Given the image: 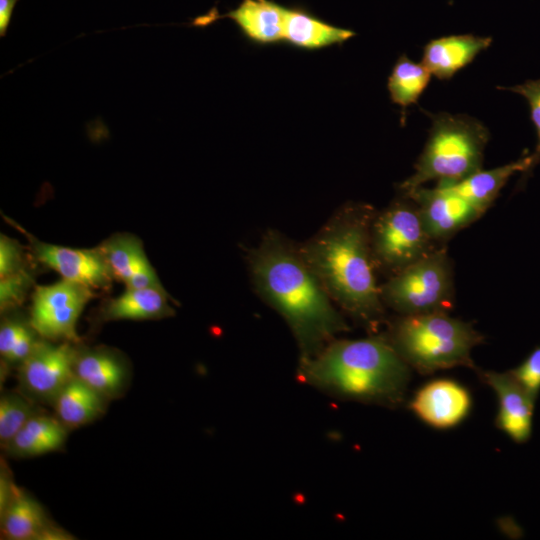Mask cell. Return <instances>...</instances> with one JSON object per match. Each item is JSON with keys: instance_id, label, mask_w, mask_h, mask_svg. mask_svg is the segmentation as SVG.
I'll return each instance as SVG.
<instances>
[{"instance_id": "cell-21", "label": "cell", "mask_w": 540, "mask_h": 540, "mask_svg": "<svg viewBox=\"0 0 540 540\" xmlns=\"http://www.w3.org/2000/svg\"><path fill=\"white\" fill-rule=\"evenodd\" d=\"M354 36L351 30L333 26L303 11L285 9L283 41L294 47L322 49L340 45Z\"/></svg>"}, {"instance_id": "cell-15", "label": "cell", "mask_w": 540, "mask_h": 540, "mask_svg": "<svg viewBox=\"0 0 540 540\" xmlns=\"http://www.w3.org/2000/svg\"><path fill=\"white\" fill-rule=\"evenodd\" d=\"M1 514V534L10 540H66L70 535L55 526L44 509L18 487Z\"/></svg>"}, {"instance_id": "cell-31", "label": "cell", "mask_w": 540, "mask_h": 540, "mask_svg": "<svg viewBox=\"0 0 540 540\" xmlns=\"http://www.w3.org/2000/svg\"><path fill=\"white\" fill-rule=\"evenodd\" d=\"M18 0H0V34L4 36L8 28L14 6Z\"/></svg>"}, {"instance_id": "cell-20", "label": "cell", "mask_w": 540, "mask_h": 540, "mask_svg": "<svg viewBox=\"0 0 540 540\" xmlns=\"http://www.w3.org/2000/svg\"><path fill=\"white\" fill-rule=\"evenodd\" d=\"M285 9L270 0H243L226 16L249 40L269 45L283 41Z\"/></svg>"}, {"instance_id": "cell-14", "label": "cell", "mask_w": 540, "mask_h": 540, "mask_svg": "<svg viewBox=\"0 0 540 540\" xmlns=\"http://www.w3.org/2000/svg\"><path fill=\"white\" fill-rule=\"evenodd\" d=\"M114 278L129 288L163 289L155 269L150 264L141 240L127 233H118L98 246Z\"/></svg>"}, {"instance_id": "cell-22", "label": "cell", "mask_w": 540, "mask_h": 540, "mask_svg": "<svg viewBox=\"0 0 540 540\" xmlns=\"http://www.w3.org/2000/svg\"><path fill=\"white\" fill-rule=\"evenodd\" d=\"M68 428L57 417L36 414L4 448L17 457H32L59 450L63 447Z\"/></svg>"}, {"instance_id": "cell-5", "label": "cell", "mask_w": 540, "mask_h": 540, "mask_svg": "<svg viewBox=\"0 0 540 540\" xmlns=\"http://www.w3.org/2000/svg\"><path fill=\"white\" fill-rule=\"evenodd\" d=\"M432 121L414 173L399 185L402 195L429 181H459L482 169L488 129L476 118L446 112L429 114Z\"/></svg>"}, {"instance_id": "cell-4", "label": "cell", "mask_w": 540, "mask_h": 540, "mask_svg": "<svg viewBox=\"0 0 540 540\" xmlns=\"http://www.w3.org/2000/svg\"><path fill=\"white\" fill-rule=\"evenodd\" d=\"M386 336L409 367L421 374L458 366L477 369L471 352L484 340L471 323L445 312L401 315L389 323Z\"/></svg>"}, {"instance_id": "cell-9", "label": "cell", "mask_w": 540, "mask_h": 540, "mask_svg": "<svg viewBox=\"0 0 540 540\" xmlns=\"http://www.w3.org/2000/svg\"><path fill=\"white\" fill-rule=\"evenodd\" d=\"M75 354L76 349L71 342L54 345L38 341L31 354L19 365L20 384L29 395L53 402L75 376Z\"/></svg>"}, {"instance_id": "cell-7", "label": "cell", "mask_w": 540, "mask_h": 540, "mask_svg": "<svg viewBox=\"0 0 540 540\" xmlns=\"http://www.w3.org/2000/svg\"><path fill=\"white\" fill-rule=\"evenodd\" d=\"M427 234L416 204L408 197L375 213L370 244L376 269L391 276L419 261L436 248Z\"/></svg>"}, {"instance_id": "cell-24", "label": "cell", "mask_w": 540, "mask_h": 540, "mask_svg": "<svg viewBox=\"0 0 540 540\" xmlns=\"http://www.w3.org/2000/svg\"><path fill=\"white\" fill-rule=\"evenodd\" d=\"M432 75L422 63L413 62L401 55L394 64L388 78L390 99L403 110L416 104L428 86Z\"/></svg>"}, {"instance_id": "cell-28", "label": "cell", "mask_w": 540, "mask_h": 540, "mask_svg": "<svg viewBox=\"0 0 540 540\" xmlns=\"http://www.w3.org/2000/svg\"><path fill=\"white\" fill-rule=\"evenodd\" d=\"M33 284V273L30 267L17 272L0 276V307L4 312L19 306L25 299Z\"/></svg>"}, {"instance_id": "cell-19", "label": "cell", "mask_w": 540, "mask_h": 540, "mask_svg": "<svg viewBox=\"0 0 540 540\" xmlns=\"http://www.w3.org/2000/svg\"><path fill=\"white\" fill-rule=\"evenodd\" d=\"M530 164L527 154L516 161L489 170H478L452 183L437 184L467 200L483 213L492 205L509 178L525 173Z\"/></svg>"}, {"instance_id": "cell-26", "label": "cell", "mask_w": 540, "mask_h": 540, "mask_svg": "<svg viewBox=\"0 0 540 540\" xmlns=\"http://www.w3.org/2000/svg\"><path fill=\"white\" fill-rule=\"evenodd\" d=\"M38 414L36 406L18 394H5L0 399V443L4 449L25 423Z\"/></svg>"}, {"instance_id": "cell-25", "label": "cell", "mask_w": 540, "mask_h": 540, "mask_svg": "<svg viewBox=\"0 0 540 540\" xmlns=\"http://www.w3.org/2000/svg\"><path fill=\"white\" fill-rule=\"evenodd\" d=\"M30 322L4 319L0 327V354L10 364H21L33 351L38 340Z\"/></svg>"}, {"instance_id": "cell-16", "label": "cell", "mask_w": 540, "mask_h": 540, "mask_svg": "<svg viewBox=\"0 0 540 540\" xmlns=\"http://www.w3.org/2000/svg\"><path fill=\"white\" fill-rule=\"evenodd\" d=\"M492 43L491 37L472 34L449 35L429 41L421 63L440 80L451 79Z\"/></svg>"}, {"instance_id": "cell-27", "label": "cell", "mask_w": 540, "mask_h": 540, "mask_svg": "<svg viewBox=\"0 0 540 540\" xmlns=\"http://www.w3.org/2000/svg\"><path fill=\"white\" fill-rule=\"evenodd\" d=\"M501 90H509L522 95L530 108V118L535 128L536 146L530 156V164L525 173L522 174L519 184H524L532 174L534 168L540 163V78L536 80H527L523 84L512 87H497Z\"/></svg>"}, {"instance_id": "cell-23", "label": "cell", "mask_w": 540, "mask_h": 540, "mask_svg": "<svg viewBox=\"0 0 540 540\" xmlns=\"http://www.w3.org/2000/svg\"><path fill=\"white\" fill-rule=\"evenodd\" d=\"M105 400V397L74 376L52 403L61 423L67 428H78L103 414Z\"/></svg>"}, {"instance_id": "cell-30", "label": "cell", "mask_w": 540, "mask_h": 540, "mask_svg": "<svg viewBox=\"0 0 540 540\" xmlns=\"http://www.w3.org/2000/svg\"><path fill=\"white\" fill-rule=\"evenodd\" d=\"M27 262L20 245L2 234L0 239V276L29 267Z\"/></svg>"}, {"instance_id": "cell-10", "label": "cell", "mask_w": 540, "mask_h": 540, "mask_svg": "<svg viewBox=\"0 0 540 540\" xmlns=\"http://www.w3.org/2000/svg\"><path fill=\"white\" fill-rule=\"evenodd\" d=\"M27 237L33 257L58 272L63 279L84 284L92 289L108 290L114 276L97 246L75 249L39 241L18 227Z\"/></svg>"}, {"instance_id": "cell-12", "label": "cell", "mask_w": 540, "mask_h": 540, "mask_svg": "<svg viewBox=\"0 0 540 540\" xmlns=\"http://www.w3.org/2000/svg\"><path fill=\"white\" fill-rule=\"evenodd\" d=\"M472 398L461 383L447 378L429 381L420 387L409 402V409L425 424L449 429L469 414Z\"/></svg>"}, {"instance_id": "cell-11", "label": "cell", "mask_w": 540, "mask_h": 540, "mask_svg": "<svg viewBox=\"0 0 540 540\" xmlns=\"http://www.w3.org/2000/svg\"><path fill=\"white\" fill-rule=\"evenodd\" d=\"M403 196L416 204L424 228L433 241L452 237L484 214L467 200L438 185L432 189L421 186Z\"/></svg>"}, {"instance_id": "cell-2", "label": "cell", "mask_w": 540, "mask_h": 540, "mask_svg": "<svg viewBox=\"0 0 540 540\" xmlns=\"http://www.w3.org/2000/svg\"><path fill=\"white\" fill-rule=\"evenodd\" d=\"M375 213L369 205L348 203L298 245L334 304L371 334L385 319L370 244Z\"/></svg>"}, {"instance_id": "cell-29", "label": "cell", "mask_w": 540, "mask_h": 540, "mask_svg": "<svg viewBox=\"0 0 540 540\" xmlns=\"http://www.w3.org/2000/svg\"><path fill=\"white\" fill-rule=\"evenodd\" d=\"M509 372L536 401L540 392V345Z\"/></svg>"}, {"instance_id": "cell-13", "label": "cell", "mask_w": 540, "mask_h": 540, "mask_svg": "<svg viewBox=\"0 0 540 540\" xmlns=\"http://www.w3.org/2000/svg\"><path fill=\"white\" fill-rule=\"evenodd\" d=\"M477 372L482 382L494 391L498 399L496 427L515 443H526L532 434V419L536 401L509 371L497 372L477 369Z\"/></svg>"}, {"instance_id": "cell-6", "label": "cell", "mask_w": 540, "mask_h": 540, "mask_svg": "<svg viewBox=\"0 0 540 540\" xmlns=\"http://www.w3.org/2000/svg\"><path fill=\"white\" fill-rule=\"evenodd\" d=\"M384 305L401 315L448 313L454 306L452 263L445 249H435L380 285Z\"/></svg>"}, {"instance_id": "cell-3", "label": "cell", "mask_w": 540, "mask_h": 540, "mask_svg": "<svg viewBox=\"0 0 540 540\" xmlns=\"http://www.w3.org/2000/svg\"><path fill=\"white\" fill-rule=\"evenodd\" d=\"M297 377L340 399L396 407L405 398L411 371L386 334L373 333L335 338L312 357L299 359Z\"/></svg>"}, {"instance_id": "cell-1", "label": "cell", "mask_w": 540, "mask_h": 540, "mask_svg": "<svg viewBox=\"0 0 540 540\" xmlns=\"http://www.w3.org/2000/svg\"><path fill=\"white\" fill-rule=\"evenodd\" d=\"M254 289L290 328L300 358L312 357L349 326L298 245L277 230H267L247 253Z\"/></svg>"}, {"instance_id": "cell-8", "label": "cell", "mask_w": 540, "mask_h": 540, "mask_svg": "<svg viewBox=\"0 0 540 540\" xmlns=\"http://www.w3.org/2000/svg\"><path fill=\"white\" fill-rule=\"evenodd\" d=\"M94 296V289L67 279L35 286L29 322L38 336L46 340L77 343V320Z\"/></svg>"}, {"instance_id": "cell-18", "label": "cell", "mask_w": 540, "mask_h": 540, "mask_svg": "<svg viewBox=\"0 0 540 540\" xmlns=\"http://www.w3.org/2000/svg\"><path fill=\"white\" fill-rule=\"evenodd\" d=\"M171 296L158 288H129L116 298L107 300L100 311L104 321L155 320L175 314Z\"/></svg>"}, {"instance_id": "cell-17", "label": "cell", "mask_w": 540, "mask_h": 540, "mask_svg": "<svg viewBox=\"0 0 540 540\" xmlns=\"http://www.w3.org/2000/svg\"><path fill=\"white\" fill-rule=\"evenodd\" d=\"M73 370L75 377L107 400L123 392L128 376L124 360L103 349L76 350Z\"/></svg>"}]
</instances>
